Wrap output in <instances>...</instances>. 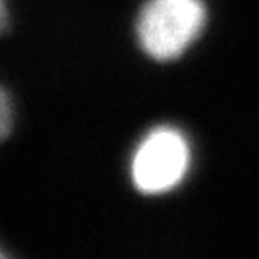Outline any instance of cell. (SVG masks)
I'll return each instance as SVG.
<instances>
[{
  "mask_svg": "<svg viewBox=\"0 0 259 259\" xmlns=\"http://www.w3.org/2000/svg\"><path fill=\"white\" fill-rule=\"evenodd\" d=\"M14 119H16V113H14L12 96L0 84V140H4L12 133V129H14Z\"/></svg>",
  "mask_w": 259,
  "mask_h": 259,
  "instance_id": "3",
  "label": "cell"
},
{
  "mask_svg": "<svg viewBox=\"0 0 259 259\" xmlns=\"http://www.w3.org/2000/svg\"><path fill=\"white\" fill-rule=\"evenodd\" d=\"M190 165L192 148L185 133L173 125H157L133 152L131 179L142 194H167L185 181Z\"/></svg>",
  "mask_w": 259,
  "mask_h": 259,
  "instance_id": "2",
  "label": "cell"
},
{
  "mask_svg": "<svg viewBox=\"0 0 259 259\" xmlns=\"http://www.w3.org/2000/svg\"><path fill=\"white\" fill-rule=\"evenodd\" d=\"M10 27V10L6 0H0V35L6 33Z\"/></svg>",
  "mask_w": 259,
  "mask_h": 259,
  "instance_id": "4",
  "label": "cell"
},
{
  "mask_svg": "<svg viewBox=\"0 0 259 259\" xmlns=\"http://www.w3.org/2000/svg\"><path fill=\"white\" fill-rule=\"evenodd\" d=\"M205 21L202 0H146L137 19V38L152 60L171 62L198 40Z\"/></svg>",
  "mask_w": 259,
  "mask_h": 259,
  "instance_id": "1",
  "label": "cell"
},
{
  "mask_svg": "<svg viewBox=\"0 0 259 259\" xmlns=\"http://www.w3.org/2000/svg\"><path fill=\"white\" fill-rule=\"evenodd\" d=\"M0 259H16V257H14V255H12V253L6 250L2 244H0Z\"/></svg>",
  "mask_w": 259,
  "mask_h": 259,
  "instance_id": "5",
  "label": "cell"
}]
</instances>
